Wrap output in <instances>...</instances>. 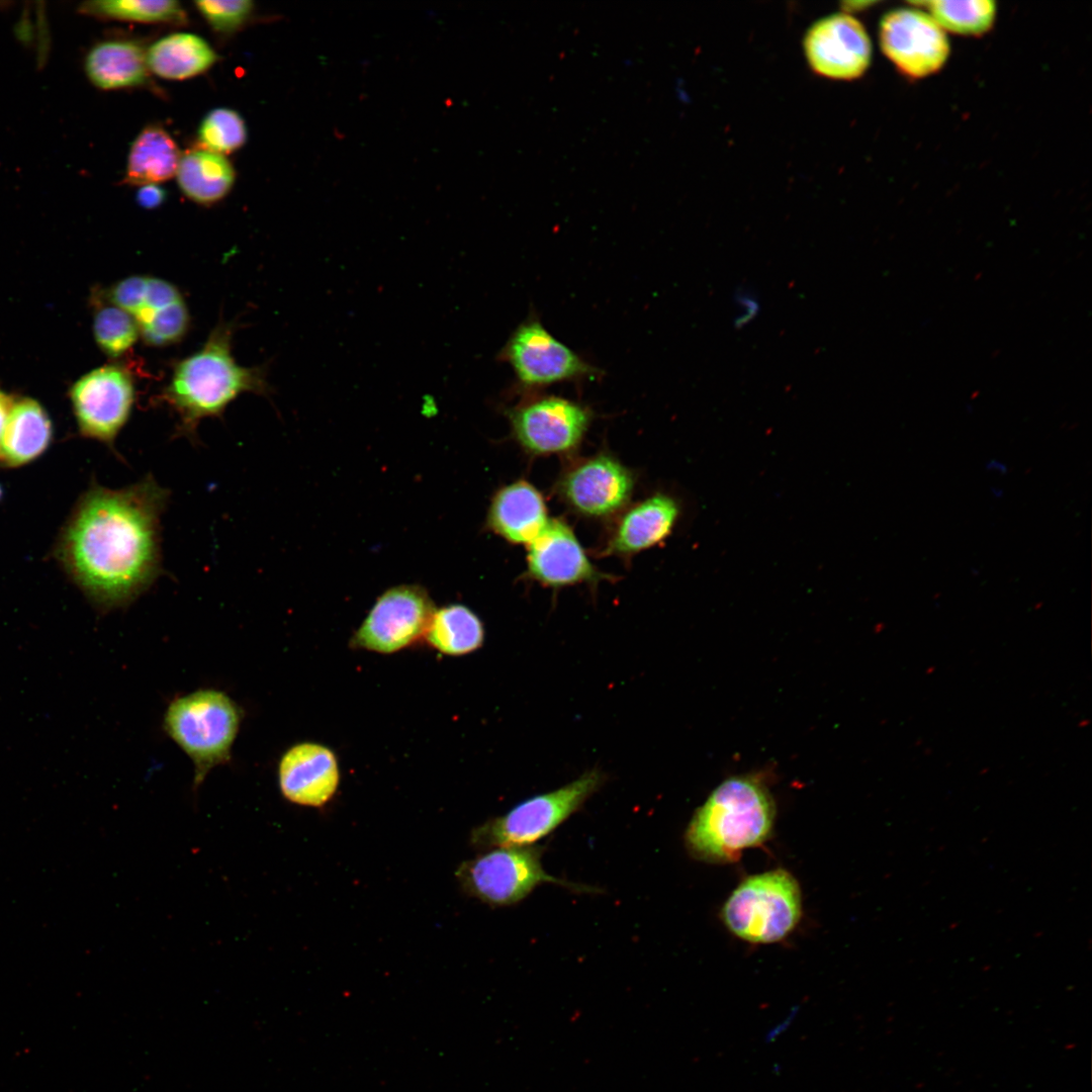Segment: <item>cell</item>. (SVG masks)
<instances>
[{"label": "cell", "mask_w": 1092, "mask_h": 1092, "mask_svg": "<svg viewBox=\"0 0 1092 1092\" xmlns=\"http://www.w3.org/2000/svg\"><path fill=\"white\" fill-rule=\"evenodd\" d=\"M169 496L148 474L117 489L93 482L76 500L52 556L100 613L128 607L161 575Z\"/></svg>", "instance_id": "6da1fadb"}, {"label": "cell", "mask_w": 1092, "mask_h": 1092, "mask_svg": "<svg viewBox=\"0 0 1092 1092\" xmlns=\"http://www.w3.org/2000/svg\"><path fill=\"white\" fill-rule=\"evenodd\" d=\"M234 325L220 322L200 350L179 361L159 400L177 417L174 437L196 444L199 423L221 418L243 392L268 395L270 387L260 367L239 365L232 354Z\"/></svg>", "instance_id": "7a4b0ae2"}, {"label": "cell", "mask_w": 1092, "mask_h": 1092, "mask_svg": "<svg viewBox=\"0 0 1092 1092\" xmlns=\"http://www.w3.org/2000/svg\"><path fill=\"white\" fill-rule=\"evenodd\" d=\"M775 817L771 795L759 780L731 777L695 811L685 832V843L696 859L733 862L743 850L767 840Z\"/></svg>", "instance_id": "3957f363"}, {"label": "cell", "mask_w": 1092, "mask_h": 1092, "mask_svg": "<svg viewBox=\"0 0 1092 1092\" xmlns=\"http://www.w3.org/2000/svg\"><path fill=\"white\" fill-rule=\"evenodd\" d=\"M242 720V708L217 689H199L169 703L163 727L191 759L196 787L212 768L231 760Z\"/></svg>", "instance_id": "277c9868"}, {"label": "cell", "mask_w": 1092, "mask_h": 1092, "mask_svg": "<svg viewBox=\"0 0 1092 1092\" xmlns=\"http://www.w3.org/2000/svg\"><path fill=\"white\" fill-rule=\"evenodd\" d=\"M802 915L800 886L794 876L776 869L744 879L721 910L728 930L752 943H771L787 937Z\"/></svg>", "instance_id": "5b68a950"}, {"label": "cell", "mask_w": 1092, "mask_h": 1092, "mask_svg": "<svg viewBox=\"0 0 1092 1092\" xmlns=\"http://www.w3.org/2000/svg\"><path fill=\"white\" fill-rule=\"evenodd\" d=\"M605 782L601 769H588L570 783L528 798L487 820L471 832V843L480 849L533 845L578 811Z\"/></svg>", "instance_id": "8992f818"}, {"label": "cell", "mask_w": 1092, "mask_h": 1092, "mask_svg": "<svg viewBox=\"0 0 1092 1092\" xmlns=\"http://www.w3.org/2000/svg\"><path fill=\"white\" fill-rule=\"evenodd\" d=\"M540 845L490 848L464 861L456 877L470 896L496 907L510 906L525 899L542 884H553L574 893H600V889L556 878L542 864Z\"/></svg>", "instance_id": "52a82bcc"}, {"label": "cell", "mask_w": 1092, "mask_h": 1092, "mask_svg": "<svg viewBox=\"0 0 1092 1092\" xmlns=\"http://www.w3.org/2000/svg\"><path fill=\"white\" fill-rule=\"evenodd\" d=\"M68 395L79 435L103 444L122 460L115 441L136 396L129 368L119 362L95 368L76 380Z\"/></svg>", "instance_id": "ba28073f"}, {"label": "cell", "mask_w": 1092, "mask_h": 1092, "mask_svg": "<svg viewBox=\"0 0 1092 1092\" xmlns=\"http://www.w3.org/2000/svg\"><path fill=\"white\" fill-rule=\"evenodd\" d=\"M497 358L511 366L518 385L524 390L601 374L597 367L560 342L533 316L513 331Z\"/></svg>", "instance_id": "9c48e42d"}, {"label": "cell", "mask_w": 1092, "mask_h": 1092, "mask_svg": "<svg viewBox=\"0 0 1092 1092\" xmlns=\"http://www.w3.org/2000/svg\"><path fill=\"white\" fill-rule=\"evenodd\" d=\"M435 611L424 587L393 586L376 600L350 645L382 654L397 652L424 637Z\"/></svg>", "instance_id": "30bf717a"}, {"label": "cell", "mask_w": 1092, "mask_h": 1092, "mask_svg": "<svg viewBox=\"0 0 1092 1092\" xmlns=\"http://www.w3.org/2000/svg\"><path fill=\"white\" fill-rule=\"evenodd\" d=\"M506 415L519 445L539 456L574 450L593 420L587 406L555 395L532 397L509 408Z\"/></svg>", "instance_id": "8fae6325"}, {"label": "cell", "mask_w": 1092, "mask_h": 1092, "mask_svg": "<svg viewBox=\"0 0 1092 1092\" xmlns=\"http://www.w3.org/2000/svg\"><path fill=\"white\" fill-rule=\"evenodd\" d=\"M879 41L898 72L915 80L938 72L950 53L946 32L918 7L887 12L879 24Z\"/></svg>", "instance_id": "7c38bea8"}, {"label": "cell", "mask_w": 1092, "mask_h": 1092, "mask_svg": "<svg viewBox=\"0 0 1092 1092\" xmlns=\"http://www.w3.org/2000/svg\"><path fill=\"white\" fill-rule=\"evenodd\" d=\"M635 486L632 471L606 453L583 458L559 477L556 491L576 514L603 519L626 507Z\"/></svg>", "instance_id": "4fadbf2b"}, {"label": "cell", "mask_w": 1092, "mask_h": 1092, "mask_svg": "<svg viewBox=\"0 0 1092 1092\" xmlns=\"http://www.w3.org/2000/svg\"><path fill=\"white\" fill-rule=\"evenodd\" d=\"M811 69L833 80H854L871 65L872 42L863 24L847 13H835L812 24L804 37Z\"/></svg>", "instance_id": "5bb4252c"}, {"label": "cell", "mask_w": 1092, "mask_h": 1092, "mask_svg": "<svg viewBox=\"0 0 1092 1092\" xmlns=\"http://www.w3.org/2000/svg\"><path fill=\"white\" fill-rule=\"evenodd\" d=\"M527 549L526 575L543 585L559 588L595 584L609 577L595 567L572 529L562 520L550 519Z\"/></svg>", "instance_id": "9a60e30c"}, {"label": "cell", "mask_w": 1092, "mask_h": 1092, "mask_svg": "<svg viewBox=\"0 0 1092 1092\" xmlns=\"http://www.w3.org/2000/svg\"><path fill=\"white\" fill-rule=\"evenodd\" d=\"M339 783L337 756L331 748L321 743H296L279 760V789L291 803L321 807L333 798Z\"/></svg>", "instance_id": "2e32d148"}, {"label": "cell", "mask_w": 1092, "mask_h": 1092, "mask_svg": "<svg viewBox=\"0 0 1092 1092\" xmlns=\"http://www.w3.org/2000/svg\"><path fill=\"white\" fill-rule=\"evenodd\" d=\"M676 500L655 493L624 511L611 532L605 555L630 556L666 539L678 519Z\"/></svg>", "instance_id": "e0dca14e"}, {"label": "cell", "mask_w": 1092, "mask_h": 1092, "mask_svg": "<svg viewBox=\"0 0 1092 1092\" xmlns=\"http://www.w3.org/2000/svg\"><path fill=\"white\" fill-rule=\"evenodd\" d=\"M545 500L539 490L526 480L499 488L490 503L486 526L514 544L531 543L548 524Z\"/></svg>", "instance_id": "ac0fdd59"}, {"label": "cell", "mask_w": 1092, "mask_h": 1092, "mask_svg": "<svg viewBox=\"0 0 1092 1092\" xmlns=\"http://www.w3.org/2000/svg\"><path fill=\"white\" fill-rule=\"evenodd\" d=\"M54 439V426L44 406L31 397H18L0 444V468H18L42 456Z\"/></svg>", "instance_id": "d6986e66"}, {"label": "cell", "mask_w": 1092, "mask_h": 1092, "mask_svg": "<svg viewBox=\"0 0 1092 1092\" xmlns=\"http://www.w3.org/2000/svg\"><path fill=\"white\" fill-rule=\"evenodd\" d=\"M84 68L89 80L103 90L146 84L149 67L146 52L131 40H105L87 54Z\"/></svg>", "instance_id": "ffe728a7"}, {"label": "cell", "mask_w": 1092, "mask_h": 1092, "mask_svg": "<svg viewBox=\"0 0 1092 1092\" xmlns=\"http://www.w3.org/2000/svg\"><path fill=\"white\" fill-rule=\"evenodd\" d=\"M149 70L169 80H183L208 70L217 60L202 37L177 32L154 42L146 52Z\"/></svg>", "instance_id": "44dd1931"}, {"label": "cell", "mask_w": 1092, "mask_h": 1092, "mask_svg": "<svg viewBox=\"0 0 1092 1092\" xmlns=\"http://www.w3.org/2000/svg\"><path fill=\"white\" fill-rule=\"evenodd\" d=\"M176 175L182 192L200 204L220 200L231 190L235 180L230 161L223 155L203 148L182 155Z\"/></svg>", "instance_id": "7402d4cb"}, {"label": "cell", "mask_w": 1092, "mask_h": 1092, "mask_svg": "<svg viewBox=\"0 0 1092 1092\" xmlns=\"http://www.w3.org/2000/svg\"><path fill=\"white\" fill-rule=\"evenodd\" d=\"M181 155L162 127L144 128L131 144L124 181L132 185L158 184L176 175Z\"/></svg>", "instance_id": "603a6c76"}, {"label": "cell", "mask_w": 1092, "mask_h": 1092, "mask_svg": "<svg viewBox=\"0 0 1092 1092\" xmlns=\"http://www.w3.org/2000/svg\"><path fill=\"white\" fill-rule=\"evenodd\" d=\"M484 635L483 623L471 609L452 604L436 609L424 638L445 655L461 656L480 648Z\"/></svg>", "instance_id": "cb8c5ba5"}, {"label": "cell", "mask_w": 1092, "mask_h": 1092, "mask_svg": "<svg viewBox=\"0 0 1092 1092\" xmlns=\"http://www.w3.org/2000/svg\"><path fill=\"white\" fill-rule=\"evenodd\" d=\"M93 335L99 349L109 358L118 360L126 355L140 338L134 317L107 300L103 289L92 292Z\"/></svg>", "instance_id": "d4e9b609"}, {"label": "cell", "mask_w": 1092, "mask_h": 1092, "mask_svg": "<svg viewBox=\"0 0 1092 1092\" xmlns=\"http://www.w3.org/2000/svg\"><path fill=\"white\" fill-rule=\"evenodd\" d=\"M923 6L944 31L956 34L979 36L994 25L997 7L994 1H921L912 2Z\"/></svg>", "instance_id": "484cf974"}, {"label": "cell", "mask_w": 1092, "mask_h": 1092, "mask_svg": "<svg viewBox=\"0 0 1092 1092\" xmlns=\"http://www.w3.org/2000/svg\"><path fill=\"white\" fill-rule=\"evenodd\" d=\"M83 14L104 18L144 23L183 24L187 14L181 4L174 0H100L80 5Z\"/></svg>", "instance_id": "4316f807"}, {"label": "cell", "mask_w": 1092, "mask_h": 1092, "mask_svg": "<svg viewBox=\"0 0 1092 1092\" xmlns=\"http://www.w3.org/2000/svg\"><path fill=\"white\" fill-rule=\"evenodd\" d=\"M246 138L243 118L229 108H216L208 112L198 129V139L203 149L221 155L241 148Z\"/></svg>", "instance_id": "83f0119b"}, {"label": "cell", "mask_w": 1092, "mask_h": 1092, "mask_svg": "<svg viewBox=\"0 0 1092 1092\" xmlns=\"http://www.w3.org/2000/svg\"><path fill=\"white\" fill-rule=\"evenodd\" d=\"M190 325L184 299L157 310L140 329V338L151 347H165L182 340Z\"/></svg>", "instance_id": "f1b7e54d"}, {"label": "cell", "mask_w": 1092, "mask_h": 1092, "mask_svg": "<svg viewBox=\"0 0 1092 1092\" xmlns=\"http://www.w3.org/2000/svg\"><path fill=\"white\" fill-rule=\"evenodd\" d=\"M194 4L209 25L220 33L238 30L254 10V3L250 0H201Z\"/></svg>", "instance_id": "f546056e"}, {"label": "cell", "mask_w": 1092, "mask_h": 1092, "mask_svg": "<svg viewBox=\"0 0 1092 1092\" xmlns=\"http://www.w3.org/2000/svg\"><path fill=\"white\" fill-rule=\"evenodd\" d=\"M183 299L179 289L164 279L148 276L145 300L141 309L133 316L139 328L157 310Z\"/></svg>", "instance_id": "4dcf8cb0"}, {"label": "cell", "mask_w": 1092, "mask_h": 1092, "mask_svg": "<svg viewBox=\"0 0 1092 1092\" xmlns=\"http://www.w3.org/2000/svg\"><path fill=\"white\" fill-rule=\"evenodd\" d=\"M166 198V191L158 184L142 185L136 192L138 203L146 209L159 207Z\"/></svg>", "instance_id": "1f68e13d"}, {"label": "cell", "mask_w": 1092, "mask_h": 1092, "mask_svg": "<svg viewBox=\"0 0 1092 1092\" xmlns=\"http://www.w3.org/2000/svg\"><path fill=\"white\" fill-rule=\"evenodd\" d=\"M17 396L0 389V444Z\"/></svg>", "instance_id": "d6a6232c"}, {"label": "cell", "mask_w": 1092, "mask_h": 1092, "mask_svg": "<svg viewBox=\"0 0 1092 1092\" xmlns=\"http://www.w3.org/2000/svg\"><path fill=\"white\" fill-rule=\"evenodd\" d=\"M795 1015H796V1011H793L785 1020H783L780 1023L776 1024L775 1026L770 1027L767 1030V1032L764 1034L765 1042H767V1043L771 1042V1041L776 1040L782 1033H784L790 1027V1025L792 1024V1021L795 1018Z\"/></svg>", "instance_id": "836d02e7"}, {"label": "cell", "mask_w": 1092, "mask_h": 1092, "mask_svg": "<svg viewBox=\"0 0 1092 1092\" xmlns=\"http://www.w3.org/2000/svg\"><path fill=\"white\" fill-rule=\"evenodd\" d=\"M986 470L993 471L998 474H1006L1008 472V467L1006 463L997 459H992L986 463Z\"/></svg>", "instance_id": "e575fe53"}, {"label": "cell", "mask_w": 1092, "mask_h": 1092, "mask_svg": "<svg viewBox=\"0 0 1092 1092\" xmlns=\"http://www.w3.org/2000/svg\"><path fill=\"white\" fill-rule=\"evenodd\" d=\"M991 493L994 497L999 498L1003 496V489L999 487H991Z\"/></svg>", "instance_id": "d590c367"}, {"label": "cell", "mask_w": 1092, "mask_h": 1092, "mask_svg": "<svg viewBox=\"0 0 1092 1092\" xmlns=\"http://www.w3.org/2000/svg\"><path fill=\"white\" fill-rule=\"evenodd\" d=\"M2 494H3V489H2V486L0 485V498H1Z\"/></svg>", "instance_id": "8d00e7d4"}]
</instances>
